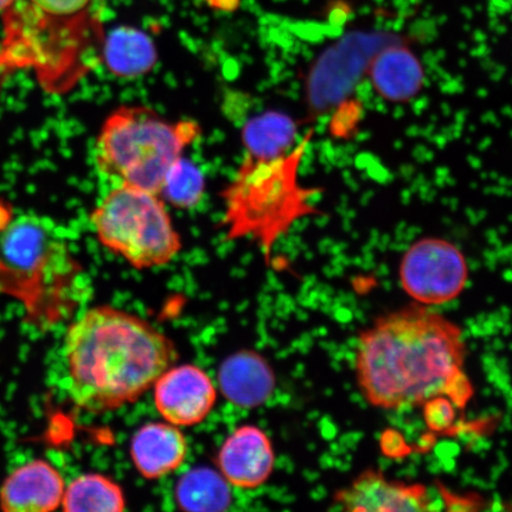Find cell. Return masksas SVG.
<instances>
[{"label":"cell","instance_id":"e0dca14e","mask_svg":"<svg viewBox=\"0 0 512 512\" xmlns=\"http://www.w3.org/2000/svg\"><path fill=\"white\" fill-rule=\"evenodd\" d=\"M101 62L115 78L137 80L155 69L158 51L145 31L131 25H120L105 34Z\"/></svg>","mask_w":512,"mask_h":512},{"label":"cell","instance_id":"7402d4cb","mask_svg":"<svg viewBox=\"0 0 512 512\" xmlns=\"http://www.w3.org/2000/svg\"><path fill=\"white\" fill-rule=\"evenodd\" d=\"M425 407V416L427 424L434 430H445L450 426L454 418V408L451 400L446 398H437L427 402Z\"/></svg>","mask_w":512,"mask_h":512},{"label":"cell","instance_id":"6da1fadb","mask_svg":"<svg viewBox=\"0 0 512 512\" xmlns=\"http://www.w3.org/2000/svg\"><path fill=\"white\" fill-rule=\"evenodd\" d=\"M462 329L431 307L413 304L380 316L361 332L355 374L369 405L384 411L437 398L463 409L473 395Z\"/></svg>","mask_w":512,"mask_h":512},{"label":"cell","instance_id":"2e32d148","mask_svg":"<svg viewBox=\"0 0 512 512\" xmlns=\"http://www.w3.org/2000/svg\"><path fill=\"white\" fill-rule=\"evenodd\" d=\"M367 73L376 93L390 102L411 101L425 83V70L418 57L394 42L377 51Z\"/></svg>","mask_w":512,"mask_h":512},{"label":"cell","instance_id":"4fadbf2b","mask_svg":"<svg viewBox=\"0 0 512 512\" xmlns=\"http://www.w3.org/2000/svg\"><path fill=\"white\" fill-rule=\"evenodd\" d=\"M66 480L46 459H34L10 472L0 485V510L53 512L61 509Z\"/></svg>","mask_w":512,"mask_h":512},{"label":"cell","instance_id":"ba28073f","mask_svg":"<svg viewBox=\"0 0 512 512\" xmlns=\"http://www.w3.org/2000/svg\"><path fill=\"white\" fill-rule=\"evenodd\" d=\"M399 279L402 290L414 303L432 307L453 302L469 281V265L452 242L424 238L403 254Z\"/></svg>","mask_w":512,"mask_h":512},{"label":"cell","instance_id":"7c38bea8","mask_svg":"<svg viewBox=\"0 0 512 512\" xmlns=\"http://www.w3.org/2000/svg\"><path fill=\"white\" fill-rule=\"evenodd\" d=\"M221 475L234 488L259 489L271 478L275 452L268 434L254 425H242L228 435L217 453Z\"/></svg>","mask_w":512,"mask_h":512},{"label":"cell","instance_id":"ffe728a7","mask_svg":"<svg viewBox=\"0 0 512 512\" xmlns=\"http://www.w3.org/2000/svg\"><path fill=\"white\" fill-rule=\"evenodd\" d=\"M175 499L183 511H226L232 504V485L220 471L194 467L179 478Z\"/></svg>","mask_w":512,"mask_h":512},{"label":"cell","instance_id":"52a82bcc","mask_svg":"<svg viewBox=\"0 0 512 512\" xmlns=\"http://www.w3.org/2000/svg\"><path fill=\"white\" fill-rule=\"evenodd\" d=\"M89 220L101 246L136 270L168 265L182 251V238L166 203L153 192L117 185Z\"/></svg>","mask_w":512,"mask_h":512},{"label":"cell","instance_id":"44dd1931","mask_svg":"<svg viewBox=\"0 0 512 512\" xmlns=\"http://www.w3.org/2000/svg\"><path fill=\"white\" fill-rule=\"evenodd\" d=\"M206 192V177L192 160L179 157L166 172L160 197L179 210L194 209Z\"/></svg>","mask_w":512,"mask_h":512},{"label":"cell","instance_id":"ac0fdd59","mask_svg":"<svg viewBox=\"0 0 512 512\" xmlns=\"http://www.w3.org/2000/svg\"><path fill=\"white\" fill-rule=\"evenodd\" d=\"M298 131L297 121L290 115L271 111L248 120L242 128L241 138L247 155L268 159L291 151L296 145Z\"/></svg>","mask_w":512,"mask_h":512},{"label":"cell","instance_id":"277c9868","mask_svg":"<svg viewBox=\"0 0 512 512\" xmlns=\"http://www.w3.org/2000/svg\"><path fill=\"white\" fill-rule=\"evenodd\" d=\"M83 267L47 217L12 216L0 227V294L23 305L42 332L73 316L88 296Z\"/></svg>","mask_w":512,"mask_h":512},{"label":"cell","instance_id":"7a4b0ae2","mask_svg":"<svg viewBox=\"0 0 512 512\" xmlns=\"http://www.w3.org/2000/svg\"><path fill=\"white\" fill-rule=\"evenodd\" d=\"M63 354L70 400L89 414L136 403L178 358L156 326L111 305L92 307L68 326Z\"/></svg>","mask_w":512,"mask_h":512},{"label":"cell","instance_id":"5bb4252c","mask_svg":"<svg viewBox=\"0 0 512 512\" xmlns=\"http://www.w3.org/2000/svg\"><path fill=\"white\" fill-rule=\"evenodd\" d=\"M189 446L181 427L149 422L134 433L130 454L139 475L150 480L169 476L187 459Z\"/></svg>","mask_w":512,"mask_h":512},{"label":"cell","instance_id":"d6986e66","mask_svg":"<svg viewBox=\"0 0 512 512\" xmlns=\"http://www.w3.org/2000/svg\"><path fill=\"white\" fill-rule=\"evenodd\" d=\"M126 507L124 489L98 472L82 473L67 484L61 505L66 512H123Z\"/></svg>","mask_w":512,"mask_h":512},{"label":"cell","instance_id":"9a60e30c","mask_svg":"<svg viewBox=\"0 0 512 512\" xmlns=\"http://www.w3.org/2000/svg\"><path fill=\"white\" fill-rule=\"evenodd\" d=\"M217 379L224 398L245 409L264 405L275 388V375L270 364L251 350L236 352L224 360Z\"/></svg>","mask_w":512,"mask_h":512},{"label":"cell","instance_id":"8992f818","mask_svg":"<svg viewBox=\"0 0 512 512\" xmlns=\"http://www.w3.org/2000/svg\"><path fill=\"white\" fill-rule=\"evenodd\" d=\"M202 136L195 120H168L147 106H120L95 142L99 174L117 185L160 195L166 172Z\"/></svg>","mask_w":512,"mask_h":512},{"label":"cell","instance_id":"30bf717a","mask_svg":"<svg viewBox=\"0 0 512 512\" xmlns=\"http://www.w3.org/2000/svg\"><path fill=\"white\" fill-rule=\"evenodd\" d=\"M157 411L178 427L202 424L216 405L217 390L207 371L195 364L172 366L153 386Z\"/></svg>","mask_w":512,"mask_h":512},{"label":"cell","instance_id":"8fae6325","mask_svg":"<svg viewBox=\"0 0 512 512\" xmlns=\"http://www.w3.org/2000/svg\"><path fill=\"white\" fill-rule=\"evenodd\" d=\"M335 505L351 512L430 511L439 509L427 486L389 479L381 471H363L336 492Z\"/></svg>","mask_w":512,"mask_h":512},{"label":"cell","instance_id":"9c48e42d","mask_svg":"<svg viewBox=\"0 0 512 512\" xmlns=\"http://www.w3.org/2000/svg\"><path fill=\"white\" fill-rule=\"evenodd\" d=\"M388 42L381 35L354 34L326 49L307 74L305 95L311 113L328 112L347 99Z\"/></svg>","mask_w":512,"mask_h":512},{"label":"cell","instance_id":"5b68a950","mask_svg":"<svg viewBox=\"0 0 512 512\" xmlns=\"http://www.w3.org/2000/svg\"><path fill=\"white\" fill-rule=\"evenodd\" d=\"M312 137L310 130L283 156L246 155L220 195L224 204L221 226L228 241L251 239L270 262L274 246L294 224L318 213L311 198L320 189L305 187L299 178Z\"/></svg>","mask_w":512,"mask_h":512},{"label":"cell","instance_id":"603a6c76","mask_svg":"<svg viewBox=\"0 0 512 512\" xmlns=\"http://www.w3.org/2000/svg\"><path fill=\"white\" fill-rule=\"evenodd\" d=\"M12 0H0V15L8 8Z\"/></svg>","mask_w":512,"mask_h":512},{"label":"cell","instance_id":"3957f363","mask_svg":"<svg viewBox=\"0 0 512 512\" xmlns=\"http://www.w3.org/2000/svg\"><path fill=\"white\" fill-rule=\"evenodd\" d=\"M101 0H12L3 12L0 70L32 69L64 93L101 62Z\"/></svg>","mask_w":512,"mask_h":512}]
</instances>
